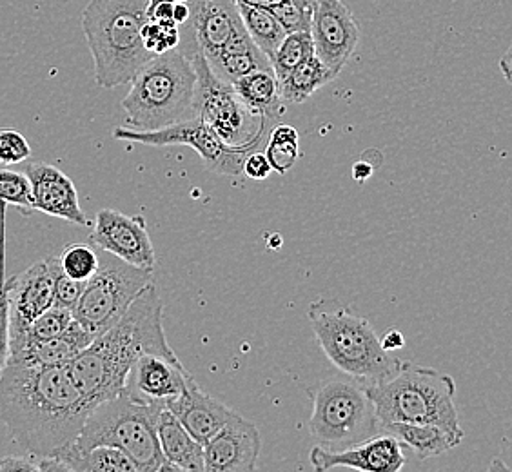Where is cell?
I'll return each mask as SVG.
<instances>
[{"mask_svg": "<svg viewBox=\"0 0 512 472\" xmlns=\"http://www.w3.org/2000/svg\"><path fill=\"white\" fill-rule=\"evenodd\" d=\"M298 2H300V4H304L307 8H311V2H313V0H298Z\"/></svg>", "mask_w": 512, "mask_h": 472, "instance_id": "44", "label": "cell"}, {"mask_svg": "<svg viewBox=\"0 0 512 472\" xmlns=\"http://www.w3.org/2000/svg\"><path fill=\"white\" fill-rule=\"evenodd\" d=\"M237 8L247 35L255 42L256 48L271 60V57L275 55L276 48L280 46V42L287 35L280 20L276 19L271 8L256 4L251 0H237Z\"/></svg>", "mask_w": 512, "mask_h": 472, "instance_id": "25", "label": "cell"}, {"mask_svg": "<svg viewBox=\"0 0 512 472\" xmlns=\"http://www.w3.org/2000/svg\"><path fill=\"white\" fill-rule=\"evenodd\" d=\"M146 226L142 215L129 217L117 209H100L89 240L100 251L117 256L129 266L153 271L157 256Z\"/></svg>", "mask_w": 512, "mask_h": 472, "instance_id": "14", "label": "cell"}, {"mask_svg": "<svg viewBox=\"0 0 512 472\" xmlns=\"http://www.w3.org/2000/svg\"><path fill=\"white\" fill-rule=\"evenodd\" d=\"M318 344L338 371L367 385L382 384L400 369V360L385 351L373 325L338 298H320L307 309Z\"/></svg>", "mask_w": 512, "mask_h": 472, "instance_id": "4", "label": "cell"}, {"mask_svg": "<svg viewBox=\"0 0 512 472\" xmlns=\"http://www.w3.org/2000/svg\"><path fill=\"white\" fill-rule=\"evenodd\" d=\"M271 168L280 175H286L300 157V146L293 140H267L264 151Z\"/></svg>", "mask_w": 512, "mask_h": 472, "instance_id": "37", "label": "cell"}, {"mask_svg": "<svg viewBox=\"0 0 512 472\" xmlns=\"http://www.w3.org/2000/svg\"><path fill=\"white\" fill-rule=\"evenodd\" d=\"M307 393L313 398L309 431L325 449H345L380 433L375 404L355 378H331Z\"/></svg>", "mask_w": 512, "mask_h": 472, "instance_id": "8", "label": "cell"}, {"mask_svg": "<svg viewBox=\"0 0 512 472\" xmlns=\"http://www.w3.org/2000/svg\"><path fill=\"white\" fill-rule=\"evenodd\" d=\"M280 20L286 33L295 31H309L311 28V8L300 4L298 0H280L273 6H269Z\"/></svg>", "mask_w": 512, "mask_h": 472, "instance_id": "35", "label": "cell"}, {"mask_svg": "<svg viewBox=\"0 0 512 472\" xmlns=\"http://www.w3.org/2000/svg\"><path fill=\"white\" fill-rule=\"evenodd\" d=\"M142 40L149 53L160 55L169 50H177L180 42L178 24L171 20L148 19L142 28Z\"/></svg>", "mask_w": 512, "mask_h": 472, "instance_id": "34", "label": "cell"}, {"mask_svg": "<svg viewBox=\"0 0 512 472\" xmlns=\"http://www.w3.org/2000/svg\"><path fill=\"white\" fill-rule=\"evenodd\" d=\"M73 322V313L69 309L53 305L48 311H44L42 315L37 316L31 322L28 331H26V344H37V342H46L60 333H64L68 329V325ZM22 347V349H24Z\"/></svg>", "mask_w": 512, "mask_h": 472, "instance_id": "33", "label": "cell"}, {"mask_svg": "<svg viewBox=\"0 0 512 472\" xmlns=\"http://www.w3.org/2000/svg\"><path fill=\"white\" fill-rule=\"evenodd\" d=\"M335 75L325 68L315 55L300 62L286 79L280 82V97L287 104H302L325 84L333 82Z\"/></svg>", "mask_w": 512, "mask_h": 472, "instance_id": "28", "label": "cell"}, {"mask_svg": "<svg viewBox=\"0 0 512 472\" xmlns=\"http://www.w3.org/2000/svg\"><path fill=\"white\" fill-rule=\"evenodd\" d=\"M233 91L244 108L255 117L280 120L284 111V100L280 97V84L276 80L273 68L256 69L244 77L235 80Z\"/></svg>", "mask_w": 512, "mask_h": 472, "instance_id": "24", "label": "cell"}, {"mask_svg": "<svg viewBox=\"0 0 512 472\" xmlns=\"http://www.w3.org/2000/svg\"><path fill=\"white\" fill-rule=\"evenodd\" d=\"M31 155V146L28 138L15 129H0V164L2 166H15Z\"/></svg>", "mask_w": 512, "mask_h": 472, "instance_id": "36", "label": "cell"}, {"mask_svg": "<svg viewBox=\"0 0 512 472\" xmlns=\"http://www.w3.org/2000/svg\"><path fill=\"white\" fill-rule=\"evenodd\" d=\"M164 402H140L120 391L95 405L82 425L71 451H86L97 445L117 447L137 463L140 472H160L164 456L158 445V414Z\"/></svg>", "mask_w": 512, "mask_h": 472, "instance_id": "6", "label": "cell"}, {"mask_svg": "<svg viewBox=\"0 0 512 472\" xmlns=\"http://www.w3.org/2000/svg\"><path fill=\"white\" fill-rule=\"evenodd\" d=\"M113 137L117 140L138 142L144 146H155V148L188 146L197 151L207 169L227 177H240L247 155L262 149V146H242V148L226 146L198 117L184 118L175 124L149 129V131H138L128 126L117 128L113 131Z\"/></svg>", "mask_w": 512, "mask_h": 472, "instance_id": "11", "label": "cell"}, {"mask_svg": "<svg viewBox=\"0 0 512 472\" xmlns=\"http://www.w3.org/2000/svg\"><path fill=\"white\" fill-rule=\"evenodd\" d=\"M380 425L384 423H436L462 429L454 405L453 376L433 367L402 362L398 373L382 384L367 385Z\"/></svg>", "mask_w": 512, "mask_h": 472, "instance_id": "7", "label": "cell"}, {"mask_svg": "<svg viewBox=\"0 0 512 472\" xmlns=\"http://www.w3.org/2000/svg\"><path fill=\"white\" fill-rule=\"evenodd\" d=\"M380 433L391 434L404 447H409L418 460H427L451 451L462 443L463 429L453 431L436 423H384Z\"/></svg>", "mask_w": 512, "mask_h": 472, "instance_id": "23", "label": "cell"}, {"mask_svg": "<svg viewBox=\"0 0 512 472\" xmlns=\"http://www.w3.org/2000/svg\"><path fill=\"white\" fill-rule=\"evenodd\" d=\"M311 55H315V48L309 31L287 33L280 46L276 48L275 55L269 60L278 84L286 79L289 71H293L300 62L309 59Z\"/></svg>", "mask_w": 512, "mask_h": 472, "instance_id": "29", "label": "cell"}, {"mask_svg": "<svg viewBox=\"0 0 512 472\" xmlns=\"http://www.w3.org/2000/svg\"><path fill=\"white\" fill-rule=\"evenodd\" d=\"M91 409L69 365L6 362L0 371V425L33 456L59 458L68 451Z\"/></svg>", "mask_w": 512, "mask_h": 472, "instance_id": "1", "label": "cell"}, {"mask_svg": "<svg viewBox=\"0 0 512 472\" xmlns=\"http://www.w3.org/2000/svg\"><path fill=\"white\" fill-rule=\"evenodd\" d=\"M68 472H140L137 463L117 447L97 445L86 451H64L59 456Z\"/></svg>", "mask_w": 512, "mask_h": 472, "instance_id": "27", "label": "cell"}, {"mask_svg": "<svg viewBox=\"0 0 512 472\" xmlns=\"http://www.w3.org/2000/svg\"><path fill=\"white\" fill-rule=\"evenodd\" d=\"M129 84L131 89L122 100L128 128L149 131L193 117L197 75L184 53L169 50L155 55Z\"/></svg>", "mask_w": 512, "mask_h": 472, "instance_id": "5", "label": "cell"}, {"mask_svg": "<svg viewBox=\"0 0 512 472\" xmlns=\"http://www.w3.org/2000/svg\"><path fill=\"white\" fill-rule=\"evenodd\" d=\"M207 64L215 71V75L227 84H233L235 80L256 69L271 68V62L256 48L249 35L231 44L217 59L209 60Z\"/></svg>", "mask_w": 512, "mask_h": 472, "instance_id": "26", "label": "cell"}, {"mask_svg": "<svg viewBox=\"0 0 512 472\" xmlns=\"http://www.w3.org/2000/svg\"><path fill=\"white\" fill-rule=\"evenodd\" d=\"M26 177L30 180L35 211L62 218L75 226H91L80 207L77 187L64 171L46 162H30Z\"/></svg>", "mask_w": 512, "mask_h": 472, "instance_id": "18", "label": "cell"}, {"mask_svg": "<svg viewBox=\"0 0 512 472\" xmlns=\"http://www.w3.org/2000/svg\"><path fill=\"white\" fill-rule=\"evenodd\" d=\"M262 449L255 423L231 413L211 440L204 443V472H251Z\"/></svg>", "mask_w": 512, "mask_h": 472, "instance_id": "17", "label": "cell"}, {"mask_svg": "<svg viewBox=\"0 0 512 472\" xmlns=\"http://www.w3.org/2000/svg\"><path fill=\"white\" fill-rule=\"evenodd\" d=\"M0 202L6 206H15L22 215L35 213L31 184L26 173L0 169Z\"/></svg>", "mask_w": 512, "mask_h": 472, "instance_id": "32", "label": "cell"}, {"mask_svg": "<svg viewBox=\"0 0 512 472\" xmlns=\"http://www.w3.org/2000/svg\"><path fill=\"white\" fill-rule=\"evenodd\" d=\"M164 407L182 423L198 443L211 440L231 416V409L217 398L204 393L191 378L182 393L168 398Z\"/></svg>", "mask_w": 512, "mask_h": 472, "instance_id": "20", "label": "cell"}, {"mask_svg": "<svg viewBox=\"0 0 512 472\" xmlns=\"http://www.w3.org/2000/svg\"><path fill=\"white\" fill-rule=\"evenodd\" d=\"M57 260L60 271L79 282H88L97 273L100 262L97 251L88 244H69L60 251Z\"/></svg>", "mask_w": 512, "mask_h": 472, "instance_id": "31", "label": "cell"}, {"mask_svg": "<svg viewBox=\"0 0 512 472\" xmlns=\"http://www.w3.org/2000/svg\"><path fill=\"white\" fill-rule=\"evenodd\" d=\"M149 284H153V271L129 266L117 256H106L100 260L97 273L84 284L79 302L71 311L73 320L97 338L119 322Z\"/></svg>", "mask_w": 512, "mask_h": 472, "instance_id": "10", "label": "cell"}, {"mask_svg": "<svg viewBox=\"0 0 512 472\" xmlns=\"http://www.w3.org/2000/svg\"><path fill=\"white\" fill-rule=\"evenodd\" d=\"M242 173L251 180H266L273 173V168H271L266 155L262 153V149H258V151L247 155L244 166H242Z\"/></svg>", "mask_w": 512, "mask_h": 472, "instance_id": "40", "label": "cell"}, {"mask_svg": "<svg viewBox=\"0 0 512 472\" xmlns=\"http://www.w3.org/2000/svg\"><path fill=\"white\" fill-rule=\"evenodd\" d=\"M178 2H188V0H149V8H155L158 4H178Z\"/></svg>", "mask_w": 512, "mask_h": 472, "instance_id": "43", "label": "cell"}, {"mask_svg": "<svg viewBox=\"0 0 512 472\" xmlns=\"http://www.w3.org/2000/svg\"><path fill=\"white\" fill-rule=\"evenodd\" d=\"M311 465L318 472L331 469H355L364 472H398L405 467L404 445L391 434L378 433L362 443L345 449H325L316 445L311 449Z\"/></svg>", "mask_w": 512, "mask_h": 472, "instance_id": "15", "label": "cell"}, {"mask_svg": "<svg viewBox=\"0 0 512 472\" xmlns=\"http://www.w3.org/2000/svg\"><path fill=\"white\" fill-rule=\"evenodd\" d=\"M39 456L26 453L13 454V456H2L0 458V472H42L40 469Z\"/></svg>", "mask_w": 512, "mask_h": 472, "instance_id": "39", "label": "cell"}, {"mask_svg": "<svg viewBox=\"0 0 512 472\" xmlns=\"http://www.w3.org/2000/svg\"><path fill=\"white\" fill-rule=\"evenodd\" d=\"M10 356V316L6 278V204L0 202V371Z\"/></svg>", "mask_w": 512, "mask_h": 472, "instance_id": "30", "label": "cell"}, {"mask_svg": "<svg viewBox=\"0 0 512 472\" xmlns=\"http://www.w3.org/2000/svg\"><path fill=\"white\" fill-rule=\"evenodd\" d=\"M164 302L149 284L106 333L97 336L69 364L75 384L91 407L124 391L131 367L142 354L178 360L164 333Z\"/></svg>", "mask_w": 512, "mask_h": 472, "instance_id": "2", "label": "cell"}, {"mask_svg": "<svg viewBox=\"0 0 512 472\" xmlns=\"http://www.w3.org/2000/svg\"><path fill=\"white\" fill-rule=\"evenodd\" d=\"M191 62L197 75L193 117L200 118L226 146L264 148L276 120L251 115L238 100L233 86L217 77L200 53H195Z\"/></svg>", "mask_w": 512, "mask_h": 472, "instance_id": "9", "label": "cell"}, {"mask_svg": "<svg viewBox=\"0 0 512 472\" xmlns=\"http://www.w3.org/2000/svg\"><path fill=\"white\" fill-rule=\"evenodd\" d=\"M84 284L86 282H79V280H73L64 275L59 267L57 276H55V305L73 311V307L77 305L80 295H82Z\"/></svg>", "mask_w": 512, "mask_h": 472, "instance_id": "38", "label": "cell"}, {"mask_svg": "<svg viewBox=\"0 0 512 472\" xmlns=\"http://www.w3.org/2000/svg\"><path fill=\"white\" fill-rule=\"evenodd\" d=\"M380 344L384 347L385 351H389V353H394V351H398V349H402L405 345V338L400 331H396V329H391L389 333H385L384 338L380 340Z\"/></svg>", "mask_w": 512, "mask_h": 472, "instance_id": "41", "label": "cell"}, {"mask_svg": "<svg viewBox=\"0 0 512 472\" xmlns=\"http://www.w3.org/2000/svg\"><path fill=\"white\" fill-rule=\"evenodd\" d=\"M157 436L164 456L160 472H204V445L166 407L158 414Z\"/></svg>", "mask_w": 512, "mask_h": 472, "instance_id": "21", "label": "cell"}, {"mask_svg": "<svg viewBox=\"0 0 512 472\" xmlns=\"http://www.w3.org/2000/svg\"><path fill=\"white\" fill-rule=\"evenodd\" d=\"M93 340L95 336L88 333L79 322L73 320L64 333L46 342L26 345L24 349H20L19 353L10 354L8 362L62 367V365L71 364Z\"/></svg>", "mask_w": 512, "mask_h": 472, "instance_id": "22", "label": "cell"}, {"mask_svg": "<svg viewBox=\"0 0 512 472\" xmlns=\"http://www.w3.org/2000/svg\"><path fill=\"white\" fill-rule=\"evenodd\" d=\"M191 378L180 360L142 354L129 371L124 391L140 402H166L182 393Z\"/></svg>", "mask_w": 512, "mask_h": 472, "instance_id": "19", "label": "cell"}, {"mask_svg": "<svg viewBox=\"0 0 512 472\" xmlns=\"http://www.w3.org/2000/svg\"><path fill=\"white\" fill-rule=\"evenodd\" d=\"M57 256H48L20 275L8 278V316H10V354L26 344L31 322L55 305Z\"/></svg>", "mask_w": 512, "mask_h": 472, "instance_id": "12", "label": "cell"}, {"mask_svg": "<svg viewBox=\"0 0 512 472\" xmlns=\"http://www.w3.org/2000/svg\"><path fill=\"white\" fill-rule=\"evenodd\" d=\"M191 31L198 53L209 62L247 37L237 0H188Z\"/></svg>", "mask_w": 512, "mask_h": 472, "instance_id": "16", "label": "cell"}, {"mask_svg": "<svg viewBox=\"0 0 512 472\" xmlns=\"http://www.w3.org/2000/svg\"><path fill=\"white\" fill-rule=\"evenodd\" d=\"M375 173V166L371 164V162H367V158L364 160H360V162H356L355 168H353V177L362 184L364 180L371 177Z\"/></svg>", "mask_w": 512, "mask_h": 472, "instance_id": "42", "label": "cell"}, {"mask_svg": "<svg viewBox=\"0 0 512 472\" xmlns=\"http://www.w3.org/2000/svg\"><path fill=\"white\" fill-rule=\"evenodd\" d=\"M148 8L149 0H89L82 11V31L100 88L129 84L138 69L155 57L142 40Z\"/></svg>", "mask_w": 512, "mask_h": 472, "instance_id": "3", "label": "cell"}, {"mask_svg": "<svg viewBox=\"0 0 512 472\" xmlns=\"http://www.w3.org/2000/svg\"><path fill=\"white\" fill-rule=\"evenodd\" d=\"M311 39L315 57L338 77L347 60L355 53L360 30L344 0L311 2Z\"/></svg>", "mask_w": 512, "mask_h": 472, "instance_id": "13", "label": "cell"}]
</instances>
